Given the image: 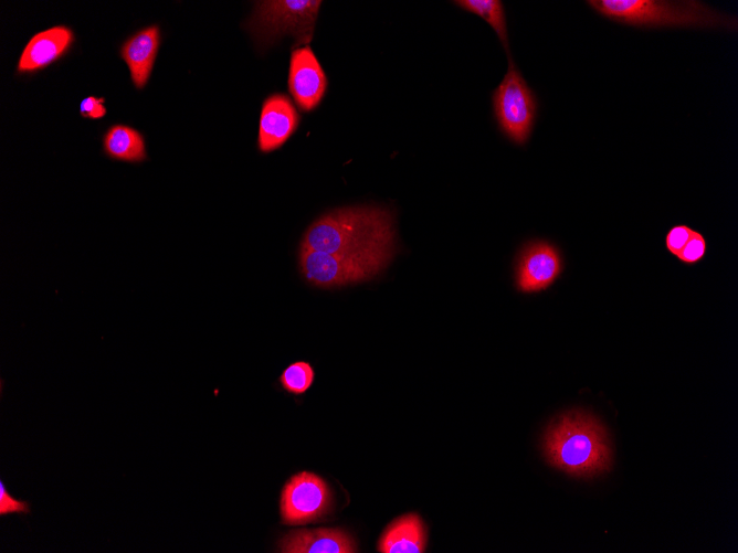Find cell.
Wrapping results in <instances>:
<instances>
[{
  "label": "cell",
  "instance_id": "1",
  "mask_svg": "<svg viewBox=\"0 0 738 553\" xmlns=\"http://www.w3.org/2000/svg\"><path fill=\"white\" fill-rule=\"evenodd\" d=\"M542 453L549 465L579 478L608 471L612 448L604 425L586 411H569L554 419L542 438Z\"/></svg>",
  "mask_w": 738,
  "mask_h": 553
},
{
  "label": "cell",
  "instance_id": "2",
  "mask_svg": "<svg viewBox=\"0 0 738 553\" xmlns=\"http://www.w3.org/2000/svg\"><path fill=\"white\" fill-rule=\"evenodd\" d=\"M384 245H397L393 213L381 206H351L317 219L299 248L344 254Z\"/></svg>",
  "mask_w": 738,
  "mask_h": 553
},
{
  "label": "cell",
  "instance_id": "3",
  "mask_svg": "<svg viewBox=\"0 0 738 553\" xmlns=\"http://www.w3.org/2000/svg\"><path fill=\"white\" fill-rule=\"evenodd\" d=\"M600 15L640 28H694L737 30V18L720 13L700 1L588 0Z\"/></svg>",
  "mask_w": 738,
  "mask_h": 553
},
{
  "label": "cell",
  "instance_id": "4",
  "mask_svg": "<svg viewBox=\"0 0 738 553\" xmlns=\"http://www.w3.org/2000/svg\"><path fill=\"white\" fill-rule=\"evenodd\" d=\"M396 252L397 245L344 254L299 248L298 266L309 285L338 288L373 279L388 267Z\"/></svg>",
  "mask_w": 738,
  "mask_h": 553
},
{
  "label": "cell",
  "instance_id": "5",
  "mask_svg": "<svg viewBox=\"0 0 738 553\" xmlns=\"http://www.w3.org/2000/svg\"><path fill=\"white\" fill-rule=\"evenodd\" d=\"M321 1L282 0L257 2L249 29L263 47L285 34L294 36L295 44H307L313 36Z\"/></svg>",
  "mask_w": 738,
  "mask_h": 553
},
{
  "label": "cell",
  "instance_id": "6",
  "mask_svg": "<svg viewBox=\"0 0 738 553\" xmlns=\"http://www.w3.org/2000/svg\"><path fill=\"white\" fill-rule=\"evenodd\" d=\"M492 99L500 131L514 143L525 145L531 135L538 105L512 57H508V70Z\"/></svg>",
  "mask_w": 738,
  "mask_h": 553
},
{
  "label": "cell",
  "instance_id": "7",
  "mask_svg": "<svg viewBox=\"0 0 738 553\" xmlns=\"http://www.w3.org/2000/svg\"><path fill=\"white\" fill-rule=\"evenodd\" d=\"M327 483L315 474L303 471L285 485L281 497V514L286 524H305L324 517L331 506Z\"/></svg>",
  "mask_w": 738,
  "mask_h": 553
},
{
  "label": "cell",
  "instance_id": "8",
  "mask_svg": "<svg viewBox=\"0 0 738 553\" xmlns=\"http://www.w3.org/2000/svg\"><path fill=\"white\" fill-rule=\"evenodd\" d=\"M562 258L556 245L535 240L526 243L518 253L515 266V285L524 294L549 288L562 272Z\"/></svg>",
  "mask_w": 738,
  "mask_h": 553
},
{
  "label": "cell",
  "instance_id": "9",
  "mask_svg": "<svg viewBox=\"0 0 738 553\" xmlns=\"http://www.w3.org/2000/svg\"><path fill=\"white\" fill-rule=\"evenodd\" d=\"M327 87V77L317 57L307 45L292 52L288 74V88L297 105L303 110L314 109L323 99Z\"/></svg>",
  "mask_w": 738,
  "mask_h": 553
},
{
  "label": "cell",
  "instance_id": "10",
  "mask_svg": "<svg viewBox=\"0 0 738 553\" xmlns=\"http://www.w3.org/2000/svg\"><path fill=\"white\" fill-rule=\"evenodd\" d=\"M299 123L292 102L282 94L267 97L262 106L257 145L267 153L280 148L295 131Z\"/></svg>",
  "mask_w": 738,
  "mask_h": 553
},
{
  "label": "cell",
  "instance_id": "11",
  "mask_svg": "<svg viewBox=\"0 0 738 553\" xmlns=\"http://www.w3.org/2000/svg\"><path fill=\"white\" fill-rule=\"evenodd\" d=\"M74 40L72 30L65 25H56L34 34L24 46L18 73L40 71L62 57Z\"/></svg>",
  "mask_w": 738,
  "mask_h": 553
},
{
  "label": "cell",
  "instance_id": "12",
  "mask_svg": "<svg viewBox=\"0 0 738 553\" xmlns=\"http://www.w3.org/2000/svg\"><path fill=\"white\" fill-rule=\"evenodd\" d=\"M159 43V28L150 25L129 36L120 47V56L127 64L137 89L144 88L149 81Z\"/></svg>",
  "mask_w": 738,
  "mask_h": 553
},
{
  "label": "cell",
  "instance_id": "13",
  "mask_svg": "<svg viewBox=\"0 0 738 553\" xmlns=\"http://www.w3.org/2000/svg\"><path fill=\"white\" fill-rule=\"evenodd\" d=\"M284 553H352L354 539L341 529H316L289 532L281 543Z\"/></svg>",
  "mask_w": 738,
  "mask_h": 553
},
{
  "label": "cell",
  "instance_id": "14",
  "mask_svg": "<svg viewBox=\"0 0 738 553\" xmlns=\"http://www.w3.org/2000/svg\"><path fill=\"white\" fill-rule=\"evenodd\" d=\"M426 544L423 521L417 513H409L392 521L378 544L381 553H421Z\"/></svg>",
  "mask_w": 738,
  "mask_h": 553
},
{
  "label": "cell",
  "instance_id": "15",
  "mask_svg": "<svg viewBox=\"0 0 738 553\" xmlns=\"http://www.w3.org/2000/svg\"><path fill=\"white\" fill-rule=\"evenodd\" d=\"M103 150L113 160L128 163H140L147 160L143 135L126 125H114L107 129L103 137Z\"/></svg>",
  "mask_w": 738,
  "mask_h": 553
},
{
  "label": "cell",
  "instance_id": "16",
  "mask_svg": "<svg viewBox=\"0 0 738 553\" xmlns=\"http://www.w3.org/2000/svg\"><path fill=\"white\" fill-rule=\"evenodd\" d=\"M454 3L462 9L481 17L496 32L508 57L509 45L504 4L499 0H458Z\"/></svg>",
  "mask_w": 738,
  "mask_h": 553
},
{
  "label": "cell",
  "instance_id": "17",
  "mask_svg": "<svg viewBox=\"0 0 738 553\" xmlns=\"http://www.w3.org/2000/svg\"><path fill=\"white\" fill-rule=\"evenodd\" d=\"M315 372L312 365L305 361L289 364L281 374L280 382L287 392L301 395L313 384Z\"/></svg>",
  "mask_w": 738,
  "mask_h": 553
},
{
  "label": "cell",
  "instance_id": "18",
  "mask_svg": "<svg viewBox=\"0 0 738 553\" xmlns=\"http://www.w3.org/2000/svg\"><path fill=\"white\" fill-rule=\"evenodd\" d=\"M707 252V242L702 233L693 231L685 246L677 254L679 262L694 265L700 262Z\"/></svg>",
  "mask_w": 738,
  "mask_h": 553
},
{
  "label": "cell",
  "instance_id": "19",
  "mask_svg": "<svg viewBox=\"0 0 738 553\" xmlns=\"http://www.w3.org/2000/svg\"><path fill=\"white\" fill-rule=\"evenodd\" d=\"M693 228L685 224L671 227L665 236V247L674 256L682 251L693 233Z\"/></svg>",
  "mask_w": 738,
  "mask_h": 553
},
{
  "label": "cell",
  "instance_id": "20",
  "mask_svg": "<svg viewBox=\"0 0 738 553\" xmlns=\"http://www.w3.org/2000/svg\"><path fill=\"white\" fill-rule=\"evenodd\" d=\"M9 513H30V503L27 500L13 498L7 490L2 480H0V515Z\"/></svg>",
  "mask_w": 738,
  "mask_h": 553
},
{
  "label": "cell",
  "instance_id": "21",
  "mask_svg": "<svg viewBox=\"0 0 738 553\" xmlns=\"http://www.w3.org/2000/svg\"><path fill=\"white\" fill-rule=\"evenodd\" d=\"M105 98L88 96L85 97L80 105V113L82 117L88 119H99L106 115Z\"/></svg>",
  "mask_w": 738,
  "mask_h": 553
}]
</instances>
